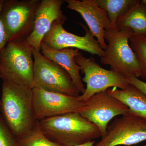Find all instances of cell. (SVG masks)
Listing matches in <instances>:
<instances>
[{
    "mask_svg": "<svg viewBox=\"0 0 146 146\" xmlns=\"http://www.w3.org/2000/svg\"><path fill=\"white\" fill-rule=\"evenodd\" d=\"M0 114L18 139L31 132L38 122L33 110L32 89L3 80Z\"/></svg>",
    "mask_w": 146,
    "mask_h": 146,
    "instance_id": "obj_1",
    "label": "cell"
},
{
    "mask_svg": "<svg viewBox=\"0 0 146 146\" xmlns=\"http://www.w3.org/2000/svg\"><path fill=\"white\" fill-rule=\"evenodd\" d=\"M40 130L61 146H74L102 137L96 126L78 112L48 118L38 121Z\"/></svg>",
    "mask_w": 146,
    "mask_h": 146,
    "instance_id": "obj_2",
    "label": "cell"
},
{
    "mask_svg": "<svg viewBox=\"0 0 146 146\" xmlns=\"http://www.w3.org/2000/svg\"><path fill=\"white\" fill-rule=\"evenodd\" d=\"M133 34L129 28L105 29L104 39L108 44L100 61L125 77L133 76L138 78L141 77L140 67L129 44V39Z\"/></svg>",
    "mask_w": 146,
    "mask_h": 146,
    "instance_id": "obj_3",
    "label": "cell"
},
{
    "mask_svg": "<svg viewBox=\"0 0 146 146\" xmlns=\"http://www.w3.org/2000/svg\"><path fill=\"white\" fill-rule=\"evenodd\" d=\"M33 50L26 40L7 42L0 52V78L31 88L34 67Z\"/></svg>",
    "mask_w": 146,
    "mask_h": 146,
    "instance_id": "obj_4",
    "label": "cell"
},
{
    "mask_svg": "<svg viewBox=\"0 0 146 146\" xmlns=\"http://www.w3.org/2000/svg\"><path fill=\"white\" fill-rule=\"evenodd\" d=\"M40 1H4L0 11V18L7 42L12 40H26L31 34L36 11Z\"/></svg>",
    "mask_w": 146,
    "mask_h": 146,
    "instance_id": "obj_5",
    "label": "cell"
},
{
    "mask_svg": "<svg viewBox=\"0 0 146 146\" xmlns=\"http://www.w3.org/2000/svg\"><path fill=\"white\" fill-rule=\"evenodd\" d=\"M33 54L34 67L32 89L39 88L72 96H79L80 91L67 71L48 59L39 51L33 49Z\"/></svg>",
    "mask_w": 146,
    "mask_h": 146,
    "instance_id": "obj_6",
    "label": "cell"
},
{
    "mask_svg": "<svg viewBox=\"0 0 146 146\" xmlns=\"http://www.w3.org/2000/svg\"><path fill=\"white\" fill-rule=\"evenodd\" d=\"M75 60L84 75L82 80L86 84V87L84 93L79 96L84 102L110 87L124 90L129 86L125 77L112 70L102 68L93 58H86L80 52L75 57Z\"/></svg>",
    "mask_w": 146,
    "mask_h": 146,
    "instance_id": "obj_7",
    "label": "cell"
},
{
    "mask_svg": "<svg viewBox=\"0 0 146 146\" xmlns=\"http://www.w3.org/2000/svg\"><path fill=\"white\" fill-rule=\"evenodd\" d=\"M94 146H130L146 141V119L130 110L108 124Z\"/></svg>",
    "mask_w": 146,
    "mask_h": 146,
    "instance_id": "obj_8",
    "label": "cell"
},
{
    "mask_svg": "<svg viewBox=\"0 0 146 146\" xmlns=\"http://www.w3.org/2000/svg\"><path fill=\"white\" fill-rule=\"evenodd\" d=\"M129 110L125 104L106 90L90 97L78 113L96 126L102 137L110 121L116 116L124 115Z\"/></svg>",
    "mask_w": 146,
    "mask_h": 146,
    "instance_id": "obj_9",
    "label": "cell"
},
{
    "mask_svg": "<svg viewBox=\"0 0 146 146\" xmlns=\"http://www.w3.org/2000/svg\"><path fill=\"white\" fill-rule=\"evenodd\" d=\"M35 117L37 121L73 112H78L85 102L79 96L45 91L39 88L32 89Z\"/></svg>",
    "mask_w": 146,
    "mask_h": 146,
    "instance_id": "obj_10",
    "label": "cell"
},
{
    "mask_svg": "<svg viewBox=\"0 0 146 146\" xmlns=\"http://www.w3.org/2000/svg\"><path fill=\"white\" fill-rule=\"evenodd\" d=\"M79 24L86 32L84 36H79L69 32L64 28L63 24L55 21L49 31L44 36L42 42L54 49L73 48L102 57L104 50L102 48L87 27L83 24Z\"/></svg>",
    "mask_w": 146,
    "mask_h": 146,
    "instance_id": "obj_11",
    "label": "cell"
},
{
    "mask_svg": "<svg viewBox=\"0 0 146 146\" xmlns=\"http://www.w3.org/2000/svg\"><path fill=\"white\" fill-rule=\"evenodd\" d=\"M64 2L63 0H41L36 11L33 30L26 40L33 49L41 51L43 38L54 22L65 23L67 17L61 9Z\"/></svg>",
    "mask_w": 146,
    "mask_h": 146,
    "instance_id": "obj_12",
    "label": "cell"
},
{
    "mask_svg": "<svg viewBox=\"0 0 146 146\" xmlns=\"http://www.w3.org/2000/svg\"><path fill=\"white\" fill-rule=\"evenodd\" d=\"M67 8L79 13L88 26L89 31L102 49H106L104 39L105 29L110 27V23L106 11L100 7L96 0H65Z\"/></svg>",
    "mask_w": 146,
    "mask_h": 146,
    "instance_id": "obj_13",
    "label": "cell"
},
{
    "mask_svg": "<svg viewBox=\"0 0 146 146\" xmlns=\"http://www.w3.org/2000/svg\"><path fill=\"white\" fill-rule=\"evenodd\" d=\"M40 52L48 59L59 65L67 71L82 94L84 93L85 88L80 74L81 67L75 60V57L79 53L78 49L73 48L54 49L42 42Z\"/></svg>",
    "mask_w": 146,
    "mask_h": 146,
    "instance_id": "obj_14",
    "label": "cell"
},
{
    "mask_svg": "<svg viewBox=\"0 0 146 146\" xmlns=\"http://www.w3.org/2000/svg\"><path fill=\"white\" fill-rule=\"evenodd\" d=\"M107 91L125 104L131 112L146 119V96L136 87L129 84L124 90L113 88Z\"/></svg>",
    "mask_w": 146,
    "mask_h": 146,
    "instance_id": "obj_15",
    "label": "cell"
},
{
    "mask_svg": "<svg viewBox=\"0 0 146 146\" xmlns=\"http://www.w3.org/2000/svg\"><path fill=\"white\" fill-rule=\"evenodd\" d=\"M118 29L127 27L134 35H146V4L141 1L120 17L117 23Z\"/></svg>",
    "mask_w": 146,
    "mask_h": 146,
    "instance_id": "obj_16",
    "label": "cell"
},
{
    "mask_svg": "<svg viewBox=\"0 0 146 146\" xmlns=\"http://www.w3.org/2000/svg\"><path fill=\"white\" fill-rule=\"evenodd\" d=\"M98 5L107 13L110 27L116 28L118 20L139 0H96Z\"/></svg>",
    "mask_w": 146,
    "mask_h": 146,
    "instance_id": "obj_17",
    "label": "cell"
},
{
    "mask_svg": "<svg viewBox=\"0 0 146 146\" xmlns=\"http://www.w3.org/2000/svg\"><path fill=\"white\" fill-rule=\"evenodd\" d=\"M129 42L140 67L141 77L146 81V35L133 34Z\"/></svg>",
    "mask_w": 146,
    "mask_h": 146,
    "instance_id": "obj_18",
    "label": "cell"
},
{
    "mask_svg": "<svg viewBox=\"0 0 146 146\" xmlns=\"http://www.w3.org/2000/svg\"><path fill=\"white\" fill-rule=\"evenodd\" d=\"M18 146H61L47 138L37 125L34 130L18 139Z\"/></svg>",
    "mask_w": 146,
    "mask_h": 146,
    "instance_id": "obj_19",
    "label": "cell"
},
{
    "mask_svg": "<svg viewBox=\"0 0 146 146\" xmlns=\"http://www.w3.org/2000/svg\"><path fill=\"white\" fill-rule=\"evenodd\" d=\"M0 146H18V139L11 132L0 114Z\"/></svg>",
    "mask_w": 146,
    "mask_h": 146,
    "instance_id": "obj_20",
    "label": "cell"
},
{
    "mask_svg": "<svg viewBox=\"0 0 146 146\" xmlns=\"http://www.w3.org/2000/svg\"><path fill=\"white\" fill-rule=\"evenodd\" d=\"M127 81L129 84H131L139 89L146 96V82L142 81L138 78L133 76L126 77Z\"/></svg>",
    "mask_w": 146,
    "mask_h": 146,
    "instance_id": "obj_21",
    "label": "cell"
},
{
    "mask_svg": "<svg viewBox=\"0 0 146 146\" xmlns=\"http://www.w3.org/2000/svg\"><path fill=\"white\" fill-rule=\"evenodd\" d=\"M4 0H0V11ZM7 39L3 25L0 18V52L7 43Z\"/></svg>",
    "mask_w": 146,
    "mask_h": 146,
    "instance_id": "obj_22",
    "label": "cell"
},
{
    "mask_svg": "<svg viewBox=\"0 0 146 146\" xmlns=\"http://www.w3.org/2000/svg\"><path fill=\"white\" fill-rule=\"evenodd\" d=\"M95 143H96V142L94 140V141H89L84 143L74 146H94Z\"/></svg>",
    "mask_w": 146,
    "mask_h": 146,
    "instance_id": "obj_23",
    "label": "cell"
},
{
    "mask_svg": "<svg viewBox=\"0 0 146 146\" xmlns=\"http://www.w3.org/2000/svg\"><path fill=\"white\" fill-rule=\"evenodd\" d=\"M143 1L144 2H145V3H146V0H143Z\"/></svg>",
    "mask_w": 146,
    "mask_h": 146,
    "instance_id": "obj_24",
    "label": "cell"
},
{
    "mask_svg": "<svg viewBox=\"0 0 146 146\" xmlns=\"http://www.w3.org/2000/svg\"><path fill=\"white\" fill-rule=\"evenodd\" d=\"M143 146H146V145H144Z\"/></svg>",
    "mask_w": 146,
    "mask_h": 146,
    "instance_id": "obj_25",
    "label": "cell"
}]
</instances>
